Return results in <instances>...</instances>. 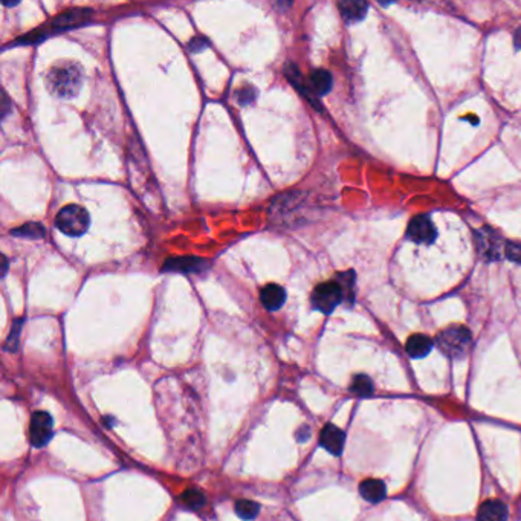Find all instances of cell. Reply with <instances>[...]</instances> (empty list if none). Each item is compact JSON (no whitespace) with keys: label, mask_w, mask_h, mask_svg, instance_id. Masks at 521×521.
Returning a JSON list of instances; mask_svg holds the SVG:
<instances>
[{"label":"cell","mask_w":521,"mask_h":521,"mask_svg":"<svg viewBox=\"0 0 521 521\" xmlns=\"http://www.w3.org/2000/svg\"><path fill=\"white\" fill-rule=\"evenodd\" d=\"M85 75L80 65L74 61H60L54 65L46 75V85L49 92L58 98H74L83 86Z\"/></svg>","instance_id":"1"},{"label":"cell","mask_w":521,"mask_h":521,"mask_svg":"<svg viewBox=\"0 0 521 521\" xmlns=\"http://www.w3.org/2000/svg\"><path fill=\"white\" fill-rule=\"evenodd\" d=\"M92 16L91 10H71L66 11L63 14H60L57 17H54L49 23H47V31H32L26 36H22V38L17 40L14 45H32V43H40L42 40L47 38L51 34H57V32H65L67 30L77 28V26H83L85 23L89 22V19Z\"/></svg>","instance_id":"2"},{"label":"cell","mask_w":521,"mask_h":521,"mask_svg":"<svg viewBox=\"0 0 521 521\" xmlns=\"http://www.w3.org/2000/svg\"><path fill=\"white\" fill-rule=\"evenodd\" d=\"M436 344L450 358H463L471 344V332L465 326L447 327L436 337Z\"/></svg>","instance_id":"3"},{"label":"cell","mask_w":521,"mask_h":521,"mask_svg":"<svg viewBox=\"0 0 521 521\" xmlns=\"http://www.w3.org/2000/svg\"><path fill=\"white\" fill-rule=\"evenodd\" d=\"M89 225H91L89 212L80 205H66L56 217L57 230L71 237L83 236L89 230Z\"/></svg>","instance_id":"4"},{"label":"cell","mask_w":521,"mask_h":521,"mask_svg":"<svg viewBox=\"0 0 521 521\" xmlns=\"http://www.w3.org/2000/svg\"><path fill=\"white\" fill-rule=\"evenodd\" d=\"M342 298H344V291L338 285V282H326L315 287L312 292V306L323 313H331L335 311Z\"/></svg>","instance_id":"5"},{"label":"cell","mask_w":521,"mask_h":521,"mask_svg":"<svg viewBox=\"0 0 521 521\" xmlns=\"http://www.w3.org/2000/svg\"><path fill=\"white\" fill-rule=\"evenodd\" d=\"M52 437V417L45 411L34 413L30 427L31 443L36 448H42Z\"/></svg>","instance_id":"6"},{"label":"cell","mask_w":521,"mask_h":521,"mask_svg":"<svg viewBox=\"0 0 521 521\" xmlns=\"http://www.w3.org/2000/svg\"><path fill=\"white\" fill-rule=\"evenodd\" d=\"M407 236L414 243L430 245L436 239V226L428 216H416L408 225Z\"/></svg>","instance_id":"7"},{"label":"cell","mask_w":521,"mask_h":521,"mask_svg":"<svg viewBox=\"0 0 521 521\" xmlns=\"http://www.w3.org/2000/svg\"><path fill=\"white\" fill-rule=\"evenodd\" d=\"M208 268V262L201 257H170L162 266V272H177V274H193L201 272Z\"/></svg>","instance_id":"8"},{"label":"cell","mask_w":521,"mask_h":521,"mask_svg":"<svg viewBox=\"0 0 521 521\" xmlns=\"http://www.w3.org/2000/svg\"><path fill=\"white\" fill-rule=\"evenodd\" d=\"M476 243H477V250L480 252V256L486 260H497L500 258V240L496 231H492L489 228H483L477 232L476 236Z\"/></svg>","instance_id":"9"},{"label":"cell","mask_w":521,"mask_h":521,"mask_svg":"<svg viewBox=\"0 0 521 521\" xmlns=\"http://www.w3.org/2000/svg\"><path fill=\"white\" fill-rule=\"evenodd\" d=\"M346 434L342 431L335 427L332 423H327L326 427L321 430L320 434V443L326 451L331 452L333 456H340L342 450H344Z\"/></svg>","instance_id":"10"},{"label":"cell","mask_w":521,"mask_h":521,"mask_svg":"<svg viewBox=\"0 0 521 521\" xmlns=\"http://www.w3.org/2000/svg\"><path fill=\"white\" fill-rule=\"evenodd\" d=\"M507 518H509V511H507V506L502 500H486L478 507V521H507Z\"/></svg>","instance_id":"11"},{"label":"cell","mask_w":521,"mask_h":521,"mask_svg":"<svg viewBox=\"0 0 521 521\" xmlns=\"http://www.w3.org/2000/svg\"><path fill=\"white\" fill-rule=\"evenodd\" d=\"M260 301H262L265 309L271 312L278 311L286 301V291L278 285H268L260 292Z\"/></svg>","instance_id":"12"},{"label":"cell","mask_w":521,"mask_h":521,"mask_svg":"<svg viewBox=\"0 0 521 521\" xmlns=\"http://www.w3.org/2000/svg\"><path fill=\"white\" fill-rule=\"evenodd\" d=\"M359 494L368 503H379L387 496L386 483L378 478H367L359 485Z\"/></svg>","instance_id":"13"},{"label":"cell","mask_w":521,"mask_h":521,"mask_svg":"<svg viewBox=\"0 0 521 521\" xmlns=\"http://www.w3.org/2000/svg\"><path fill=\"white\" fill-rule=\"evenodd\" d=\"M338 8L342 19L347 23H355L366 17L368 5L366 2H361V0H344V2L338 3Z\"/></svg>","instance_id":"14"},{"label":"cell","mask_w":521,"mask_h":521,"mask_svg":"<svg viewBox=\"0 0 521 521\" xmlns=\"http://www.w3.org/2000/svg\"><path fill=\"white\" fill-rule=\"evenodd\" d=\"M406 348L411 358H414V359L425 358V356L431 352V348H433V341H431V338L427 337V335L416 333V335H411V337L408 338Z\"/></svg>","instance_id":"15"},{"label":"cell","mask_w":521,"mask_h":521,"mask_svg":"<svg viewBox=\"0 0 521 521\" xmlns=\"http://www.w3.org/2000/svg\"><path fill=\"white\" fill-rule=\"evenodd\" d=\"M332 85H333V80H332L331 72L326 71V69L312 71L311 77H309V89L313 95L323 97V95L331 92Z\"/></svg>","instance_id":"16"},{"label":"cell","mask_w":521,"mask_h":521,"mask_svg":"<svg viewBox=\"0 0 521 521\" xmlns=\"http://www.w3.org/2000/svg\"><path fill=\"white\" fill-rule=\"evenodd\" d=\"M285 74H286L287 80L291 81V85H292L293 87H296L300 93H303L304 97H306L307 100H309L315 107L318 109L320 104H318L317 101L313 100L315 95L312 93V91L309 89V86H306V81L303 80V77H301V72L298 71V67H297L296 65H292V63H287L286 67H285Z\"/></svg>","instance_id":"17"},{"label":"cell","mask_w":521,"mask_h":521,"mask_svg":"<svg viewBox=\"0 0 521 521\" xmlns=\"http://www.w3.org/2000/svg\"><path fill=\"white\" fill-rule=\"evenodd\" d=\"M11 236L20 237V239H28V240H40L46 236V230L42 223L37 222H28L22 226L11 230Z\"/></svg>","instance_id":"18"},{"label":"cell","mask_w":521,"mask_h":521,"mask_svg":"<svg viewBox=\"0 0 521 521\" xmlns=\"http://www.w3.org/2000/svg\"><path fill=\"white\" fill-rule=\"evenodd\" d=\"M258 511L260 506L251 502V500H239L236 503V513L245 521H251L256 518L258 516Z\"/></svg>","instance_id":"19"},{"label":"cell","mask_w":521,"mask_h":521,"mask_svg":"<svg viewBox=\"0 0 521 521\" xmlns=\"http://www.w3.org/2000/svg\"><path fill=\"white\" fill-rule=\"evenodd\" d=\"M351 390L355 395H358L361 397H367L373 393V382L370 381L368 376L358 375L353 378Z\"/></svg>","instance_id":"20"},{"label":"cell","mask_w":521,"mask_h":521,"mask_svg":"<svg viewBox=\"0 0 521 521\" xmlns=\"http://www.w3.org/2000/svg\"><path fill=\"white\" fill-rule=\"evenodd\" d=\"M181 500L182 503L190 507V509H199L203 503H205V498L203 496L199 491L196 489H187L185 491L182 496H181Z\"/></svg>","instance_id":"21"},{"label":"cell","mask_w":521,"mask_h":521,"mask_svg":"<svg viewBox=\"0 0 521 521\" xmlns=\"http://www.w3.org/2000/svg\"><path fill=\"white\" fill-rule=\"evenodd\" d=\"M23 320H17L14 326H12L11 329V333H10V338L8 341H6V351H16L17 347V340H19V332H20V326H22Z\"/></svg>","instance_id":"22"},{"label":"cell","mask_w":521,"mask_h":521,"mask_svg":"<svg viewBox=\"0 0 521 521\" xmlns=\"http://www.w3.org/2000/svg\"><path fill=\"white\" fill-rule=\"evenodd\" d=\"M506 254H507V258H511L512 262L521 263V245H507Z\"/></svg>","instance_id":"23"},{"label":"cell","mask_w":521,"mask_h":521,"mask_svg":"<svg viewBox=\"0 0 521 521\" xmlns=\"http://www.w3.org/2000/svg\"><path fill=\"white\" fill-rule=\"evenodd\" d=\"M8 104H10V100H8V95H6V93H3V106H2V111H3V113H2V118H5V116H6V113H8V112H10V109H8Z\"/></svg>","instance_id":"24"},{"label":"cell","mask_w":521,"mask_h":521,"mask_svg":"<svg viewBox=\"0 0 521 521\" xmlns=\"http://www.w3.org/2000/svg\"><path fill=\"white\" fill-rule=\"evenodd\" d=\"M513 43H516L517 49H521V28L516 31V36H513Z\"/></svg>","instance_id":"25"},{"label":"cell","mask_w":521,"mask_h":521,"mask_svg":"<svg viewBox=\"0 0 521 521\" xmlns=\"http://www.w3.org/2000/svg\"><path fill=\"white\" fill-rule=\"evenodd\" d=\"M6 272H8V258L2 256V276L5 277Z\"/></svg>","instance_id":"26"}]
</instances>
